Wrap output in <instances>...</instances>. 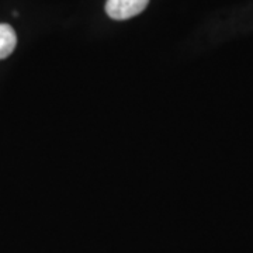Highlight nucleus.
<instances>
[{"label": "nucleus", "instance_id": "2", "mask_svg": "<svg viewBox=\"0 0 253 253\" xmlns=\"http://www.w3.org/2000/svg\"><path fill=\"white\" fill-rule=\"evenodd\" d=\"M17 45V36L9 24H0V61L7 58Z\"/></svg>", "mask_w": 253, "mask_h": 253}, {"label": "nucleus", "instance_id": "1", "mask_svg": "<svg viewBox=\"0 0 253 253\" xmlns=\"http://www.w3.org/2000/svg\"><path fill=\"white\" fill-rule=\"evenodd\" d=\"M149 0H107L106 13L113 20H126L142 13Z\"/></svg>", "mask_w": 253, "mask_h": 253}]
</instances>
